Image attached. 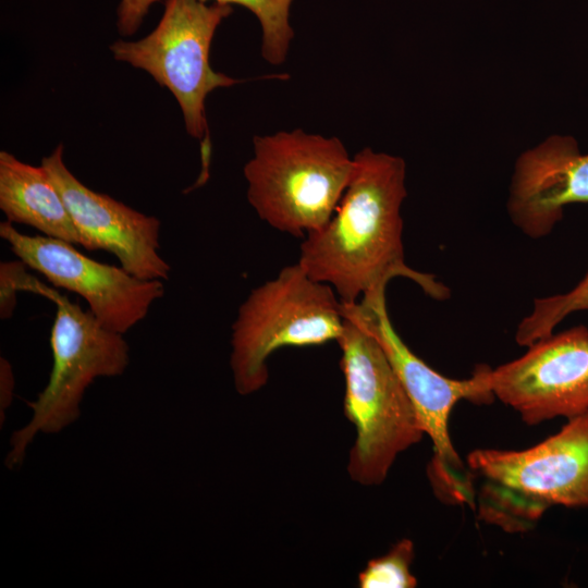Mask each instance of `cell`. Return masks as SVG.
Returning <instances> with one entry per match:
<instances>
[{"label": "cell", "instance_id": "obj_1", "mask_svg": "<svg viewBox=\"0 0 588 588\" xmlns=\"http://www.w3.org/2000/svg\"><path fill=\"white\" fill-rule=\"evenodd\" d=\"M352 179L331 219L307 234L297 264L329 284L345 304L385 291L396 277L412 280L432 298L450 296L436 277L405 262L401 208L407 196L401 157L364 148L354 157Z\"/></svg>", "mask_w": 588, "mask_h": 588}, {"label": "cell", "instance_id": "obj_2", "mask_svg": "<svg viewBox=\"0 0 588 588\" xmlns=\"http://www.w3.org/2000/svg\"><path fill=\"white\" fill-rule=\"evenodd\" d=\"M465 462L478 481L475 510L504 531L532 529L555 505L588 507V412L531 448L477 449Z\"/></svg>", "mask_w": 588, "mask_h": 588}, {"label": "cell", "instance_id": "obj_3", "mask_svg": "<svg viewBox=\"0 0 588 588\" xmlns=\"http://www.w3.org/2000/svg\"><path fill=\"white\" fill-rule=\"evenodd\" d=\"M338 137L301 128L254 137L244 167L247 200L271 228L304 238L333 216L354 172Z\"/></svg>", "mask_w": 588, "mask_h": 588}, {"label": "cell", "instance_id": "obj_4", "mask_svg": "<svg viewBox=\"0 0 588 588\" xmlns=\"http://www.w3.org/2000/svg\"><path fill=\"white\" fill-rule=\"evenodd\" d=\"M343 315L344 331L338 343L345 381L344 415L356 428L347 470L362 485H380L396 456L425 433L402 381L367 328L358 302L343 303Z\"/></svg>", "mask_w": 588, "mask_h": 588}, {"label": "cell", "instance_id": "obj_5", "mask_svg": "<svg viewBox=\"0 0 588 588\" xmlns=\"http://www.w3.org/2000/svg\"><path fill=\"white\" fill-rule=\"evenodd\" d=\"M343 303L296 262L252 290L232 324L230 366L236 391L252 394L268 382L267 360L279 348L339 341Z\"/></svg>", "mask_w": 588, "mask_h": 588}, {"label": "cell", "instance_id": "obj_6", "mask_svg": "<svg viewBox=\"0 0 588 588\" xmlns=\"http://www.w3.org/2000/svg\"><path fill=\"white\" fill-rule=\"evenodd\" d=\"M23 290L56 305L50 332L53 364L47 385L29 404V421L11 436L4 460L10 469L23 463L37 433H58L79 417L84 394L97 378L120 376L130 363L124 334L106 328L89 310L29 277Z\"/></svg>", "mask_w": 588, "mask_h": 588}, {"label": "cell", "instance_id": "obj_7", "mask_svg": "<svg viewBox=\"0 0 588 588\" xmlns=\"http://www.w3.org/2000/svg\"><path fill=\"white\" fill-rule=\"evenodd\" d=\"M232 7L200 0H166L156 28L136 41L110 46L115 60L142 69L175 97L187 133L201 142L203 182L207 179L210 140L206 119L207 96L238 79L216 72L209 62L215 33Z\"/></svg>", "mask_w": 588, "mask_h": 588}, {"label": "cell", "instance_id": "obj_8", "mask_svg": "<svg viewBox=\"0 0 588 588\" xmlns=\"http://www.w3.org/2000/svg\"><path fill=\"white\" fill-rule=\"evenodd\" d=\"M358 306L369 331L379 341L415 408L425 434L432 443L428 476L436 495L448 504L475 510L473 476L457 451L449 420L462 400L489 403L494 396L489 385V366L479 365L468 379L444 377L414 354L395 331L385 304V291L367 294Z\"/></svg>", "mask_w": 588, "mask_h": 588}, {"label": "cell", "instance_id": "obj_9", "mask_svg": "<svg viewBox=\"0 0 588 588\" xmlns=\"http://www.w3.org/2000/svg\"><path fill=\"white\" fill-rule=\"evenodd\" d=\"M0 236L28 268L54 286L82 296L88 310L112 331L125 334L164 294L163 281L140 279L121 266L99 262L72 243L24 234L7 220L0 223Z\"/></svg>", "mask_w": 588, "mask_h": 588}, {"label": "cell", "instance_id": "obj_10", "mask_svg": "<svg viewBox=\"0 0 588 588\" xmlns=\"http://www.w3.org/2000/svg\"><path fill=\"white\" fill-rule=\"evenodd\" d=\"M489 369L491 392L528 426L588 412V328L551 333Z\"/></svg>", "mask_w": 588, "mask_h": 588}, {"label": "cell", "instance_id": "obj_11", "mask_svg": "<svg viewBox=\"0 0 588 588\" xmlns=\"http://www.w3.org/2000/svg\"><path fill=\"white\" fill-rule=\"evenodd\" d=\"M41 166L65 203L81 246L111 253L121 267L137 278L169 280L171 266L159 254L158 218L83 184L64 163L62 145L42 158Z\"/></svg>", "mask_w": 588, "mask_h": 588}, {"label": "cell", "instance_id": "obj_12", "mask_svg": "<svg viewBox=\"0 0 588 588\" xmlns=\"http://www.w3.org/2000/svg\"><path fill=\"white\" fill-rule=\"evenodd\" d=\"M0 209L13 224L81 245L65 203L46 169L22 162L5 150L0 151Z\"/></svg>", "mask_w": 588, "mask_h": 588}, {"label": "cell", "instance_id": "obj_13", "mask_svg": "<svg viewBox=\"0 0 588 588\" xmlns=\"http://www.w3.org/2000/svg\"><path fill=\"white\" fill-rule=\"evenodd\" d=\"M585 310H588V272L568 292L536 298L530 314L517 326L515 341L520 346H529L553 333L571 314Z\"/></svg>", "mask_w": 588, "mask_h": 588}, {"label": "cell", "instance_id": "obj_14", "mask_svg": "<svg viewBox=\"0 0 588 588\" xmlns=\"http://www.w3.org/2000/svg\"><path fill=\"white\" fill-rule=\"evenodd\" d=\"M221 4H238L253 12L262 29L261 54L272 65L286 59L290 44L294 37L290 25V7L293 0H200Z\"/></svg>", "mask_w": 588, "mask_h": 588}, {"label": "cell", "instance_id": "obj_15", "mask_svg": "<svg viewBox=\"0 0 588 588\" xmlns=\"http://www.w3.org/2000/svg\"><path fill=\"white\" fill-rule=\"evenodd\" d=\"M414 543L409 539L396 542L388 553L368 561L358 574L360 588H414L417 579L411 572Z\"/></svg>", "mask_w": 588, "mask_h": 588}, {"label": "cell", "instance_id": "obj_16", "mask_svg": "<svg viewBox=\"0 0 588 588\" xmlns=\"http://www.w3.org/2000/svg\"><path fill=\"white\" fill-rule=\"evenodd\" d=\"M28 268L22 260L2 261L0 264V317L7 320L12 317L16 306V293L22 290L28 274Z\"/></svg>", "mask_w": 588, "mask_h": 588}, {"label": "cell", "instance_id": "obj_17", "mask_svg": "<svg viewBox=\"0 0 588 588\" xmlns=\"http://www.w3.org/2000/svg\"><path fill=\"white\" fill-rule=\"evenodd\" d=\"M160 0H121L118 8V29L121 35H133L142 24L149 8Z\"/></svg>", "mask_w": 588, "mask_h": 588}, {"label": "cell", "instance_id": "obj_18", "mask_svg": "<svg viewBox=\"0 0 588 588\" xmlns=\"http://www.w3.org/2000/svg\"><path fill=\"white\" fill-rule=\"evenodd\" d=\"M0 389H1V411L7 409L13 396L14 377L10 363L1 357L0 360Z\"/></svg>", "mask_w": 588, "mask_h": 588}]
</instances>
